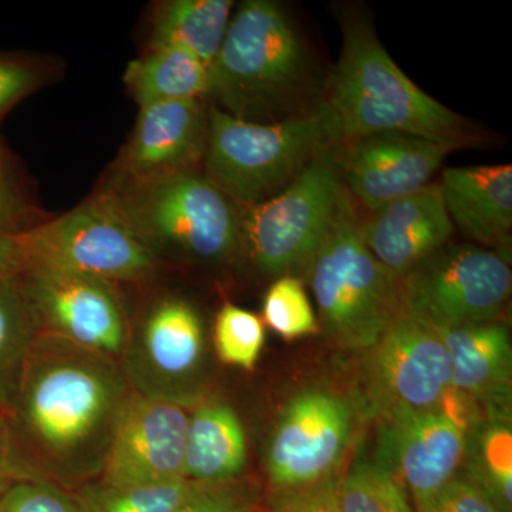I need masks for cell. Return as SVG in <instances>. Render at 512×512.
Masks as SVG:
<instances>
[{"label":"cell","mask_w":512,"mask_h":512,"mask_svg":"<svg viewBox=\"0 0 512 512\" xmlns=\"http://www.w3.org/2000/svg\"><path fill=\"white\" fill-rule=\"evenodd\" d=\"M402 284L406 311L441 330L497 320L510 298L512 275L498 252L444 245Z\"/></svg>","instance_id":"cell-9"},{"label":"cell","mask_w":512,"mask_h":512,"mask_svg":"<svg viewBox=\"0 0 512 512\" xmlns=\"http://www.w3.org/2000/svg\"><path fill=\"white\" fill-rule=\"evenodd\" d=\"M473 440L470 477L503 512H512V431L510 421L487 419L467 436Z\"/></svg>","instance_id":"cell-25"},{"label":"cell","mask_w":512,"mask_h":512,"mask_svg":"<svg viewBox=\"0 0 512 512\" xmlns=\"http://www.w3.org/2000/svg\"><path fill=\"white\" fill-rule=\"evenodd\" d=\"M264 320L269 328L288 340L315 335L319 330L302 282L291 275L281 276L266 292Z\"/></svg>","instance_id":"cell-29"},{"label":"cell","mask_w":512,"mask_h":512,"mask_svg":"<svg viewBox=\"0 0 512 512\" xmlns=\"http://www.w3.org/2000/svg\"><path fill=\"white\" fill-rule=\"evenodd\" d=\"M265 343L262 319L247 309L225 305L214 326V345L222 363L239 369H255Z\"/></svg>","instance_id":"cell-28"},{"label":"cell","mask_w":512,"mask_h":512,"mask_svg":"<svg viewBox=\"0 0 512 512\" xmlns=\"http://www.w3.org/2000/svg\"><path fill=\"white\" fill-rule=\"evenodd\" d=\"M339 480L332 474L316 483L275 491L268 512H342Z\"/></svg>","instance_id":"cell-33"},{"label":"cell","mask_w":512,"mask_h":512,"mask_svg":"<svg viewBox=\"0 0 512 512\" xmlns=\"http://www.w3.org/2000/svg\"><path fill=\"white\" fill-rule=\"evenodd\" d=\"M367 352V396L380 417L439 409L451 387L450 355L439 329L404 309Z\"/></svg>","instance_id":"cell-10"},{"label":"cell","mask_w":512,"mask_h":512,"mask_svg":"<svg viewBox=\"0 0 512 512\" xmlns=\"http://www.w3.org/2000/svg\"><path fill=\"white\" fill-rule=\"evenodd\" d=\"M338 143V123L326 103L269 123L235 119L212 106L205 177L234 204L249 208L284 190Z\"/></svg>","instance_id":"cell-3"},{"label":"cell","mask_w":512,"mask_h":512,"mask_svg":"<svg viewBox=\"0 0 512 512\" xmlns=\"http://www.w3.org/2000/svg\"><path fill=\"white\" fill-rule=\"evenodd\" d=\"M352 426V407L335 394L309 390L293 397L266 450V474L274 490L302 487L335 474Z\"/></svg>","instance_id":"cell-11"},{"label":"cell","mask_w":512,"mask_h":512,"mask_svg":"<svg viewBox=\"0 0 512 512\" xmlns=\"http://www.w3.org/2000/svg\"><path fill=\"white\" fill-rule=\"evenodd\" d=\"M339 154L342 181L370 211L429 185L457 146L409 134H375L350 141Z\"/></svg>","instance_id":"cell-16"},{"label":"cell","mask_w":512,"mask_h":512,"mask_svg":"<svg viewBox=\"0 0 512 512\" xmlns=\"http://www.w3.org/2000/svg\"><path fill=\"white\" fill-rule=\"evenodd\" d=\"M45 80L46 70L35 60L0 53V120L35 93Z\"/></svg>","instance_id":"cell-31"},{"label":"cell","mask_w":512,"mask_h":512,"mask_svg":"<svg viewBox=\"0 0 512 512\" xmlns=\"http://www.w3.org/2000/svg\"><path fill=\"white\" fill-rule=\"evenodd\" d=\"M124 83L140 110L170 101L201 100L210 94V67L175 47L147 49L127 64Z\"/></svg>","instance_id":"cell-23"},{"label":"cell","mask_w":512,"mask_h":512,"mask_svg":"<svg viewBox=\"0 0 512 512\" xmlns=\"http://www.w3.org/2000/svg\"><path fill=\"white\" fill-rule=\"evenodd\" d=\"M25 271L86 276L109 284H140L160 268L113 200L99 190L56 220L19 234Z\"/></svg>","instance_id":"cell-7"},{"label":"cell","mask_w":512,"mask_h":512,"mask_svg":"<svg viewBox=\"0 0 512 512\" xmlns=\"http://www.w3.org/2000/svg\"><path fill=\"white\" fill-rule=\"evenodd\" d=\"M106 192L160 261L165 256L221 262L237 252L241 217L205 175L191 171L134 185H104Z\"/></svg>","instance_id":"cell-6"},{"label":"cell","mask_w":512,"mask_h":512,"mask_svg":"<svg viewBox=\"0 0 512 512\" xmlns=\"http://www.w3.org/2000/svg\"><path fill=\"white\" fill-rule=\"evenodd\" d=\"M340 141L375 134H409L460 146L466 131L453 110L420 90L397 67L369 23L349 20L325 101Z\"/></svg>","instance_id":"cell-2"},{"label":"cell","mask_w":512,"mask_h":512,"mask_svg":"<svg viewBox=\"0 0 512 512\" xmlns=\"http://www.w3.org/2000/svg\"><path fill=\"white\" fill-rule=\"evenodd\" d=\"M254 503L244 488L234 481L198 484L194 491L171 512H252Z\"/></svg>","instance_id":"cell-34"},{"label":"cell","mask_w":512,"mask_h":512,"mask_svg":"<svg viewBox=\"0 0 512 512\" xmlns=\"http://www.w3.org/2000/svg\"><path fill=\"white\" fill-rule=\"evenodd\" d=\"M40 326L22 274L0 278V410L8 407Z\"/></svg>","instance_id":"cell-24"},{"label":"cell","mask_w":512,"mask_h":512,"mask_svg":"<svg viewBox=\"0 0 512 512\" xmlns=\"http://www.w3.org/2000/svg\"><path fill=\"white\" fill-rule=\"evenodd\" d=\"M248 460L247 436L228 404L202 403L188 420L184 478L197 484L231 483Z\"/></svg>","instance_id":"cell-21"},{"label":"cell","mask_w":512,"mask_h":512,"mask_svg":"<svg viewBox=\"0 0 512 512\" xmlns=\"http://www.w3.org/2000/svg\"><path fill=\"white\" fill-rule=\"evenodd\" d=\"M192 481L117 487L94 480L72 491L79 512H171L197 487Z\"/></svg>","instance_id":"cell-27"},{"label":"cell","mask_w":512,"mask_h":512,"mask_svg":"<svg viewBox=\"0 0 512 512\" xmlns=\"http://www.w3.org/2000/svg\"><path fill=\"white\" fill-rule=\"evenodd\" d=\"M0 512H79L73 494L57 485L15 480L0 495Z\"/></svg>","instance_id":"cell-30"},{"label":"cell","mask_w":512,"mask_h":512,"mask_svg":"<svg viewBox=\"0 0 512 512\" xmlns=\"http://www.w3.org/2000/svg\"><path fill=\"white\" fill-rule=\"evenodd\" d=\"M40 224L0 144V234L19 235Z\"/></svg>","instance_id":"cell-32"},{"label":"cell","mask_w":512,"mask_h":512,"mask_svg":"<svg viewBox=\"0 0 512 512\" xmlns=\"http://www.w3.org/2000/svg\"><path fill=\"white\" fill-rule=\"evenodd\" d=\"M414 512H503L466 474H458L430 503Z\"/></svg>","instance_id":"cell-35"},{"label":"cell","mask_w":512,"mask_h":512,"mask_svg":"<svg viewBox=\"0 0 512 512\" xmlns=\"http://www.w3.org/2000/svg\"><path fill=\"white\" fill-rule=\"evenodd\" d=\"M305 53L289 16L271 0H248L229 23L210 67V94L235 119L278 113L302 82Z\"/></svg>","instance_id":"cell-5"},{"label":"cell","mask_w":512,"mask_h":512,"mask_svg":"<svg viewBox=\"0 0 512 512\" xmlns=\"http://www.w3.org/2000/svg\"><path fill=\"white\" fill-rule=\"evenodd\" d=\"M229 0H168L154 8L147 49L175 47L212 66L231 23Z\"/></svg>","instance_id":"cell-22"},{"label":"cell","mask_w":512,"mask_h":512,"mask_svg":"<svg viewBox=\"0 0 512 512\" xmlns=\"http://www.w3.org/2000/svg\"><path fill=\"white\" fill-rule=\"evenodd\" d=\"M380 457L402 480L414 508L430 503L460 474L467 434L439 410L389 417Z\"/></svg>","instance_id":"cell-17"},{"label":"cell","mask_w":512,"mask_h":512,"mask_svg":"<svg viewBox=\"0 0 512 512\" xmlns=\"http://www.w3.org/2000/svg\"><path fill=\"white\" fill-rule=\"evenodd\" d=\"M348 194L306 266L320 320L340 346L369 350L404 311L399 276L380 264L359 237Z\"/></svg>","instance_id":"cell-4"},{"label":"cell","mask_w":512,"mask_h":512,"mask_svg":"<svg viewBox=\"0 0 512 512\" xmlns=\"http://www.w3.org/2000/svg\"><path fill=\"white\" fill-rule=\"evenodd\" d=\"M451 360V386L485 407L488 419L511 421L512 346L504 323L439 330Z\"/></svg>","instance_id":"cell-19"},{"label":"cell","mask_w":512,"mask_h":512,"mask_svg":"<svg viewBox=\"0 0 512 512\" xmlns=\"http://www.w3.org/2000/svg\"><path fill=\"white\" fill-rule=\"evenodd\" d=\"M22 281L42 332L121 359L133 328L119 286L47 271H23Z\"/></svg>","instance_id":"cell-12"},{"label":"cell","mask_w":512,"mask_h":512,"mask_svg":"<svg viewBox=\"0 0 512 512\" xmlns=\"http://www.w3.org/2000/svg\"><path fill=\"white\" fill-rule=\"evenodd\" d=\"M453 228L440 184L389 202L357 225L370 254L400 279L443 248Z\"/></svg>","instance_id":"cell-18"},{"label":"cell","mask_w":512,"mask_h":512,"mask_svg":"<svg viewBox=\"0 0 512 512\" xmlns=\"http://www.w3.org/2000/svg\"><path fill=\"white\" fill-rule=\"evenodd\" d=\"M133 393L120 360L40 330L2 412L13 480H99Z\"/></svg>","instance_id":"cell-1"},{"label":"cell","mask_w":512,"mask_h":512,"mask_svg":"<svg viewBox=\"0 0 512 512\" xmlns=\"http://www.w3.org/2000/svg\"><path fill=\"white\" fill-rule=\"evenodd\" d=\"M25 271L19 235L0 234V278L20 275Z\"/></svg>","instance_id":"cell-36"},{"label":"cell","mask_w":512,"mask_h":512,"mask_svg":"<svg viewBox=\"0 0 512 512\" xmlns=\"http://www.w3.org/2000/svg\"><path fill=\"white\" fill-rule=\"evenodd\" d=\"M190 413L184 404L134 392L99 480L117 487L183 480Z\"/></svg>","instance_id":"cell-14"},{"label":"cell","mask_w":512,"mask_h":512,"mask_svg":"<svg viewBox=\"0 0 512 512\" xmlns=\"http://www.w3.org/2000/svg\"><path fill=\"white\" fill-rule=\"evenodd\" d=\"M13 476L10 471L8 441H6L5 420H3L2 410H0V495L12 483Z\"/></svg>","instance_id":"cell-37"},{"label":"cell","mask_w":512,"mask_h":512,"mask_svg":"<svg viewBox=\"0 0 512 512\" xmlns=\"http://www.w3.org/2000/svg\"><path fill=\"white\" fill-rule=\"evenodd\" d=\"M208 111L201 100L170 101L141 109L106 184L153 183L191 173L204 160Z\"/></svg>","instance_id":"cell-15"},{"label":"cell","mask_w":512,"mask_h":512,"mask_svg":"<svg viewBox=\"0 0 512 512\" xmlns=\"http://www.w3.org/2000/svg\"><path fill=\"white\" fill-rule=\"evenodd\" d=\"M343 192L339 148H326L288 187L247 208L239 248L264 274L306 268L335 221Z\"/></svg>","instance_id":"cell-8"},{"label":"cell","mask_w":512,"mask_h":512,"mask_svg":"<svg viewBox=\"0 0 512 512\" xmlns=\"http://www.w3.org/2000/svg\"><path fill=\"white\" fill-rule=\"evenodd\" d=\"M342 512H414L406 487L382 458L355 461L339 480Z\"/></svg>","instance_id":"cell-26"},{"label":"cell","mask_w":512,"mask_h":512,"mask_svg":"<svg viewBox=\"0 0 512 512\" xmlns=\"http://www.w3.org/2000/svg\"><path fill=\"white\" fill-rule=\"evenodd\" d=\"M453 225L466 237L485 245H500L512 227V167L447 168L440 184Z\"/></svg>","instance_id":"cell-20"},{"label":"cell","mask_w":512,"mask_h":512,"mask_svg":"<svg viewBox=\"0 0 512 512\" xmlns=\"http://www.w3.org/2000/svg\"><path fill=\"white\" fill-rule=\"evenodd\" d=\"M204 356L200 316L190 303L164 298L151 306L140 329H131L120 363L134 392L190 406L184 383Z\"/></svg>","instance_id":"cell-13"}]
</instances>
